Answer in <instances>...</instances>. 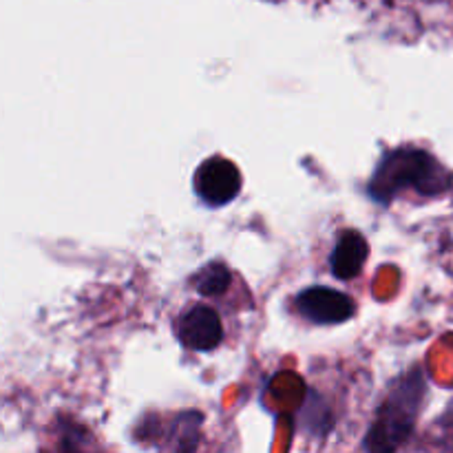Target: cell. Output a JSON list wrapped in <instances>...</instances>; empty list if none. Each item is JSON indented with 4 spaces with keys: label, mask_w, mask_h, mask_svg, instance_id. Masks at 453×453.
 Wrapping results in <instances>:
<instances>
[{
    "label": "cell",
    "mask_w": 453,
    "mask_h": 453,
    "mask_svg": "<svg viewBox=\"0 0 453 453\" xmlns=\"http://www.w3.org/2000/svg\"><path fill=\"white\" fill-rule=\"evenodd\" d=\"M407 190L425 199L445 197L453 190V171L418 146L385 150L367 181V197L379 206H392Z\"/></svg>",
    "instance_id": "cell-1"
},
{
    "label": "cell",
    "mask_w": 453,
    "mask_h": 453,
    "mask_svg": "<svg viewBox=\"0 0 453 453\" xmlns=\"http://www.w3.org/2000/svg\"><path fill=\"white\" fill-rule=\"evenodd\" d=\"M427 372L423 367H414V370L396 376L385 389L383 398L376 405L370 425L363 434V451H401L416 434L425 401H427Z\"/></svg>",
    "instance_id": "cell-2"
},
{
    "label": "cell",
    "mask_w": 453,
    "mask_h": 453,
    "mask_svg": "<svg viewBox=\"0 0 453 453\" xmlns=\"http://www.w3.org/2000/svg\"><path fill=\"white\" fill-rule=\"evenodd\" d=\"M242 186V171L228 157L212 155V157H206L195 168L193 190L199 197V202L208 208L228 206L230 202L239 197Z\"/></svg>",
    "instance_id": "cell-3"
},
{
    "label": "cell",
    "mask_w": 453,
    "mask_h": 453,
    "mask_svg": "<svg viewBox=\"0 0 453 453\" xmlns=\"http://www.w3.org/2000/svg\"><path fill=\"white\" fill-rule=\"evenodd\" d=\"M175 336L181 348L193 352H215L224 343V323L212 305L190 303L175 319Z\"/></svg>",
    "instance_id": "cell-4"
},
{
    "label": "cell",
    "mask_w": 453,
    "mask_h": 453,
    "mask_svg": "<svg viewBox=\"0 0 453 453\" xmlns=\"http://www.w3.org/2000/svg\"><path fill=\"white\" fill-rule=\"evenodd\" d=\"M295 308L314 326H341L357 314V303L345 292L326 286H312L295 296Z\"/></svg>",
    "instance_id": "cell-5"
},
{
    "label": "cell",
    "mask_w": 453,
    "mask_h": 453,
    "mask_svg": "<svg viewBox=\"0 0 453 453\" xmlns=\"http://www.w3.org/2000/svg\"><path fill=\"white\" fill-rule=\"evenodd\" d=\"M367 257H370L367 239L354 228L341 230L330 252V259H327L332 277H336L339 281H349V279L358 277Z\"/></svg>",
    "instance_id": "cell-6"
},
{
    "label": "cell",
    "mask_w": 453,
    "mask_h": 453,
    "mask_svg": "<svg viewBox=\"0 0 453 453\" xmlns=\"http://www.w3.org/2000/svg\"><path fill=\"white\" fill-rule=\"evenodd\" d=\"M230 286H233V273L224 261H208L190 277V288L206 299H219L230 290Z\"/></svg>",
    "instance_id": "cell-7"
},
{
    "label": "cell",
    "mask_w": 453,
    "mask_h": 453,
    "mask_svg": "<svg viewBox=\"0 0 453 453\" xmlns=\"http://www.w3.org/2000/svg\"><path fill=\"white\" fill-rule=\"evenodd\" d=\"M175 436H173V447L175 453H197L199 441H202V425L203 416L199 411H184L175 420Z\"/></svg>",
    "instance_id": "cell-8"
},
{
    "label": "cell",
    "mask_w": 453,
    "mask_h": 453,
    "mask_svg": "<svg viewBox=\"0 0 453 453\" xmlns=\"http://www.w3.org/2000/svg\"><path fill=\"white\" fill-rule=\"evenodd\" d=\"M84 432L78 429L75 425H66L58 438L56 453H87L84 451Z\"/></svg>",
    "instance_id": "cell-9"
}]
</instances>
